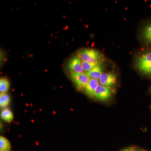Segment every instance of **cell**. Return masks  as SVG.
<instances>
[{
  "instance_id": "10",
  "label": "cell",
  "mask_w": 151,
  "mask_h": 151,
  "mask_svg": "<svg viewBox=\"0 0 151 151\" xmlns=\"http://www.w3.org/2000/svg\"><path fill=\"white\" fill-rule=\"evenodd\" d=\"M1 117L4 121L8 123H10L13 121L14 116L12 111L9 109L6 108L2 111Z\"/></svg>"
},
{
  "instance_id": "14",
  "label": "cell",
  "mask_w": 151,
  "mask_h": 151,
  "mask_svg": "<svg viewBox=\"0 0 151 151\" xmlns=\"http://www.w3.org/2000/svg\"><path fill=\"white\" fill-rule=\"evenodd\" d=\"M101 63H89L82 61V65L84 68V73H86L89 72L90 70L93 69L94 68L96 67L97 65H100Z\"/></svg>"
},
{
  "instance_id": "5",
  "label": "cell",
  "mask_w": 151,
  "mask_h": 151,
  "mask_svg": "<svg viewBox=\"0 0 151 151\" xmlns=\"http://www.w3.org/2000/svg\"><path fill=\"white\" fill-rule=\"evenodd\" d=\"M68 67L71 73H80L84 72L82 60L78 55L73 56L68 60Z\"/></svg>"
},
{
  "instance_id": "12",
  "label": "cell",
  "mask_w": 151,
  "mask_h": 151,
  "mask_svg": "<svg viewBox=\"0 0 151 151\" xmlns=\"http://www.w3.org/2000/svg\"><path fill=\"white\" fill-rule=\"evenodd\" d=\"M9 84L7 79L5 78H1L0 80V92L1 94L6 93L9 90Z\"/></svg>"
},
{
  "instance_id": "3",
  "label": "cell",
  "mask_w": 151,
  "mask_h": 151,
  "mask_svg": "<svg viewBox=\"0 0 151 151\" xmlns=\"http://www.w3.org/2000/svg\"><path fill=\"white\" fill-rule=\"evenodd\" d=\"M70 78L75 84L78 90H83L84 87L89 82L90 78L85 73H70Z\"/></svg>"
},
{
  "instance_id": "7",
  "label": "cell",
  "mask_w": 151,
  "mask_h": 151,
  "mask_svg": "<svg viewBox=\"0 0 151 151\" xmlns=\"http://www.w3.org/2000/svg\"><path fill=\"white\" fill-rule=\"evenodd\" d=\"M99 86L98 80L90 78V80L83 89L85 94L90 97H94L95 91Z\"/></svg>"
},
{
  "instance_id": "8",
  "label": "cell",
  "mask_w": 151,
  "mask_h": 151,
  "mask_svg": "<svg viewBox=\"0 0 151 151\" xmlns=\"http://www.w3.org/2000/svg\"><path fill=\"white\" fill-rule=\"evenodd\" d=\"M141 35L146 44L151 47V21L148 22L144 26L142 29Z\"/></svg>"
},
{
  "instance_id": "16",
  "label": "cell",
  "mask_w": 151,
  "mask_h": 151,
  "mask_svg": "<svg viewBox=\"0 0 151 151\" xmlns=\"http://www.w3.org/2000/svg\"><path fill=\"white\" fill-rule=\"evenodd\" d=\"M134 151H147L146 150H142V149H137L136 148V149H135Z\"/></svg>"
},
{
  "instance_id": "13",
  "label": "cell",
  "mask_w": 151,
  "mask_h": 151,
  "mask_svg": "<svg viewBox=\"0 0 151 151\" xmlns=\"http://www.w3.org/2000/svg\"><path fill=\"white\" fill-rule=\"evenodd\" d=\"M10 101V98L8 94L2 93L0 95V106L2 108L5 107L9 105Z\"/></svg>"
},
{
  "instance_id": "1",
  "label": "cell",
  "mask_w": 151,
  "mask_h": 151,
  "mask_svg": "<svg viewBox=\"0 0 151 151\" xmlns=\"http://www.w3.org/2000/svg\"><path fill=\"white\" fill-rule=\"evenodd\" d=\"M136 66L141 73L151 77V50L145 52L137 57Z\"/></svg>"
},
{
  "instance_id": "4",
  "label": "cell",
  "mask_w": 151,
  "mask_h": 151,
  "mask_svg": "<svg viewBox=\"0 0 151 151\" xmlns=\"http://www.w3.org/2000/svg\"><path fill=\"white\" fill-rule=\"evenodd\" d=\"M113 93V89L100 84L95 91L94 97L96 100L106 101L111 98Z\"/></svg>"
},
{
  "instance_id": "9",
  "label": "cell",
  "mask_w": 151,
  "mask_h": 151,
  "mask_svg": "<svg viewBox=\"0 0 151 151\" xmlns=\"http://www.w3.org/2000/svg\"><path fill=\"white\" fill-rule=\"evenodd\" d=\"M104 66L102 64L97 65L89 72L86 73L89 78L98 80L100 79L101 76L103 74Z\"/></svg>"
},
{
  "instance_id": "15",
  "label": "cell",
  "mask_w": 151,
  "mask_h": 151,
  "mask_svg": "<svg viewBox=\"0 0 151 151\" xmlns=\"http://www.w3.org/2000/svg\"><path fill=\"white\" fill-rule=\"evenodd\" d=\"M136 147H130L124 149L123 150L121 151H134Z\"/></svg>"
},
{
  "instance_id": "11",
  "label": "cell",
  "mask_w": 151,
  "mask_h": 151,
  "mask_svg": "<svg viewBox=\"0 0 151 151\" xmlns=\"http://www.w3.org/2000/svg\"><path fill=\"white\" fill-rule=\"evenodd\" d=\"M11 144L6 138L2 136L0 137V151H10Z\"/></svg>"
},
{
  "instance_id": "2",
  "label": "cell",
  "mask_w": 151,
  "mask_h": 151,
  "mask_svg": "<svg viewBox=\"0 0 151 151\" xmlns=\"http://www.w3.org/2000/svg\"><path fill=\"white\" fill-rule=\"evenodd\" d=\"M78 55L82 61L91 63H101L104 59L103 55L100 52L93 49L81 50L78 52Z\"/></svg>"
},
{
  "instance_id": "6",
  "label": "cell",
  "mask_w": 151,
  "mask_h": 151,
  "mask_svg": "<svg viewBox=\"0 0 151 151\" xmlns=\"http://www.w3.org/2000/svg\"><path fill=\"white\" fill-rule=\"evenodd\" d=\"M117 77L115 74L111 72L103 73L99 79L101 85L107 86L113 89L116 85Z\"/></svg>"
}]
</instances>
